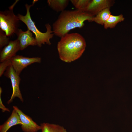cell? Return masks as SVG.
Instances as JSON below:
<instances>
[{
	"mask_svg": "<svg viewBox=\"0 0 132 132\" xmlns=\"http://www.w3.org/2000/svg\"><path fill=\"white\" fill-rule=\"evenodd\" d=\"M94 16L77 9L65 10L61 12L58 19L53 24V34L61 38L73 29L83 27L85 21L92 22Z\"/></svg>",
	"mask_w": 132,
	"mask_h": 132,
	"instance_id": "obj_1",
	"label": "cell"
},
{
	"mask_svg": "<svg viewBox=\"0 0 132 132\" xmlns=\"http://www.w3.org/2000/svg\"><path fill=\"white\" fill-rule=\"evenodd\" d=\"M86 47L85 39L77 33L66 34L61 38L57 44L60 58L67 62H70L79 58Z\"/></svg>",
	"mask_w": 132,
	"mask_h": 132,
	"instance_id": "obj_2",
	"label": "cell"
},
{
	"mask_svg": "<svg viewBox=\"0 0 132 132\" xmlns=\"http://www.w3.org/2000/svg\"><path fill=\"white\" fill-rule=\"evenodd\" d=\"M35 3L33 2L32 4L25 5L26 10V15H23L18 14L17 16L20 20L23 22L27 26L28 29L33 33L35 36V38L36 40L37 46L40 47L42 44H46L50 45L51 44L50 39H52L54 35L51 27L49 23L45 24L46 31L45 33L40 32L36 27L34 22L32 20L31 16L30 10L31 7Z\"/></svg>",
	"mask_w": 132,
	"mask_h": 132,
	"instance_id": "obj_3",
	"label": "cell"
},
{
	"mask_svg": "<svg viewBox=\"0 0 132 132\" xmlns=\"http://www.w3.org/2000/svg\"><path fill=\"white\" fill-rule=\"evenodd\" d=\"M16 3L9 7V9L0 12V29L5 32L8 37L13 35L19 29V20L15 15L13 9Z\"/></svg>",
	"mask_w": 132,
	"mask_h": 132,
	"instance_id": "obj_4",
	"label": "cell"
},
{
	"mask_svg": "<svg viewBox=\"0 0 132 132\" xmlns=\"http://www.w3.org/2000/svg\"><path fill=\"white\" fill-rule=\"evenodd\" d=\"M4 75L9 78L11 81L12 88V93L10 99L8 101L9 104L16 97L19 98L22 102L23 101L19 88L21 79L17 74L12 65L9 66L4 73Z\"/></svg>",
	"mask_w": 132,
	"mask_h": 132,
	"instance_id": "obj_5",
	"label": "cell"
},
{
	"mask_svg": "<svg viewBox=\"0 0 132 132\" xmlns=\"http://www.w3.org/2000/svg\"><path fill=\"white\" fill-rule=\"evenodd\" d=\"M10 59L12 66L19 75L22 71L28 65L35 63H40L41 61L40 57L30 58L17 55Z\"/></svg>",
	"mask_w": 132,
	"mask_h": 132,
	"instance_id": "obj_6",
	"label": "cell"
},
{
	"mask_svg": "<svg viewBox=\"0 0 132 132\" xmlns=\"http://www.w3.org/2000/svg\"><path fill=\"white\" fill-rule=\"evenodd\" d=\"M114 3L111 0H90L87 6L82 11L95 16L103 9L110 8Z\"/></svg>",
	"mask_w": 132,
	"mask_h": 132,
	"instance_id": "obj_7",
	"label": "cell"
},
{
	"mask_svg": "<svg viewBox=\"0 0 132 132\" xmlns=\"http://www.w3.org/2000/svg\"><path fill=\"white\" fill-rule=\"evenodd\" d=\"M13 108L18 113L22 123L21 128L24 132H36L41 130L40 126L38 125L31 117L24 113L17 106H13Z\"/></svg>",
	"mask_w": 132,
	"mask_h": 132,
	"instance_id": "obj_8",
	"label": "cell"
},
{
	"mask_svg": "<svg viewBox=\"0 0 132 132\" xmlns=\"http://www.w3.org/2000/svg\"><path fill=\"white\" fill-rule=\"evenodd\" d=\"M20 50V43L17 39L10 41L8 44L1 51L0 54V61L10 59L16 56L17 52Z\"/></svg>",
	"mask_w": 132,
	"mask_h": 132,
	"instance_id": "obj_9",
	"label": "cell"
},
{
	"mask_svg": "<svg viewBox=\"0 0 132 132\" xmlns=\"http://www.w3.org/2000/svg\"><path fill=\"white\" fill-rule=\"evenodd\" d=\"M32 32L28 29L25 31L20 29L18 30L16 34L19 42L20 50H23L30 45H37L36 40Z\"/></svg>",
	"mask_w": 132,
	"mask_h": 132,
	"instance_id": "obj_10",
	"label": "cell"
},
{
	"mask_svg": "<svg viewBox=\"0 0 132 132\" xmlns=\"http://www.w3.org/2000/svg\"><path fill=\"white\" fill-rule=\"evenodd\" d=\"M22 124L18 114L16 110L13 109L10 116L3 124L0 126V132H7L12 126Z\"/></svg>",
	"mask_w": 132,
	"mask_h": 132,
	"instance_id": "obj_11",
	"label": "cell"
},
{
	"mask_svg": "<svg viewBox=\"0 0 132 132\" xmlns=\"http://www.w3.org/2000/svg\"><path fill=\"white\" fill-rule=\"evenodd\" d=\"M70 0H48V6L57 12L63 11L68 6Z\"/></svg>",
	"mask_w": 132,
	"mask_h": 132,
	"instance_id": "obj_12",
	"label": "cell"
},
{
	"mask_svg": "<svg viewBox=\"0 0 132 132\" xmlns=\"http://www.w3.org/2000/svg\"><path fill=\"white\" fill-rule=\"evenodd\" d=\"M111 14L110 8H105L95 16L93 18L92 22H94L99 25H103Z\"/></svg>",
	"mask_w": 132,
	"mask_h": 132,
	"instance_id": "obj_13",
	"label": "cell"
},
{
	"mask_svg": "<svg viewBox=\"0 0 132 132\" xmlns=\"http://www.w3.org/2000/svg\"><path fill=\"white\" fill-rule=\"evenodd\" d=\"M40 126L41 132H67L63 127L58 125L43 123Z\"/></svg>",
	"mask_w": 132,
	"mask_h": 132,
	"instance_id": "obj_14",
	"label": "cell"
},
{
	"mask_svg": "<svg viewBox=\"0 0 132 132\" xmlns=\"http://www.w3.org/2000/svg\"><path fill=\"white\" fill-rule=\"evenodd\" d=\"M124 19L122 14L116 16L111 14L103 25L105 29L114 28L118 23L123 21Z\"/></svg>",
	"mask_w": 132,
	"mask_h": 132,
	"instance_id": "obj_15",
	"label": "cell"
},
{
	"mask_svg": "<svg viewBox=\"0 0 132 132\" xmlns=\"http://www.w3.org/2000/svg\"><path fill=\"white\" fill-rule=\"evenodd\" d=\"M90 0H71L70 1L76 9L82 11L88 5Z\"/></svg>",
	"mask_w": 132,
	"mask_h": 132,
	"instance_id": "obj_16",
	"label": "cell"
},
{
	"mask_svg": "<svg viewBox=\"0 0 132 132\" xmlns=\"http://www.w3.org/2000/svg\"><path fill=\"white\" fill-rule=\"evenodd\" d=\"M10 40L9 38L5 33L1 29H0V48L1 50L3 47L6 46Z\"/></svg>",
	"mask_w": 132,
	"mask_h": 132,
	"instance_id": "obj_17",
	"label": "cell"
},
{
	"mask_svg": "<svg viewBox=\"0 0 132 132\" xmlns=\"http://www.w3.org/2000/svg\"><path fill=\"white\" fill-rule=\"evenodd\" d=\"M11 65L10 59L5 60L0 64V77L2 76L4 73V71L9 66Z\"/></svg>",
	"mask_w": 132,
	"mask_h": 132,
	"instance_id": "obj_18",
	"label": "cell"
},
{
	"mask_svg": "<svg viewBox=\"0 0 132 132\" xmlns=\"http://www.w3.org/2000/svg\"><path fill=\"white\" fill-rule=\"evenodd\" d=\"M2 92V89L0 87V108L2 110V112H4L6 111L10 112L9 109L6 108L3 104L1 99V94Z\"/></svg>",
	"mask_w": 132,
	"mask_h": 132,
	"instance_id": "obj_19",
	"label": "cell"
}]
</instances>
